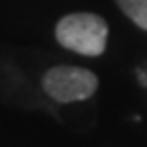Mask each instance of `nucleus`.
Instances as JSON below:
<instances>
[{"mask_svg":"<svg viewBox=\"0 0 147 147\" xmlns=\"http://www.w3.org/2000/svg\"><path fill=\"white\" fill-rule=\"evenodd\" d=\"M57 41L80 55H100L106 49L108 39V25L102 16L90 12L67 14L55 27Z\"/></svg>","mask_w":147,"mask_h":147,"instance_id":"nucleus-1","label":"nucleus"},{"mask_svg":"<svg viewBox=\"0 0 147 147\" xmlns=\"http://www.w3.org/2000/svg\"><path fill=\"white\" fill-rule=\"evenodd\" d=\"M117 4L137 27L147 31V0H117Z\"/></svg>","mask_w":147,"mask_h":147,"instance_id":"nucleus-3","label":"nucleus"},{"mask_svg":"<svg viewBox=\"0 0 147 147\" xmlns=\"http://www.w3.org/2000/svg\"><path fill=\"white\" fill-rule=\"evenodd\" d=\"M98 78L86 67L57 65L43 76V90L57 102L86 100L96 92Z\"/></svg>","mask_w":147,"mask_h":147,"instance_id":"nucleus-2","label":"nucleus"},{"mask_svg":"<svg viewBox=\"0 0 147 147\" xmlns=\"http://www.w3.org/2000/svg\"><path fill=\"white\" fill-rule=\"evenodd\" d=\"M139 82H141L143 86H147V74H143V71H139Z\"/></svg>","mask_w":147,"mask_h":147,"instance_id":"nucleus-4","label":"nucleus"}]
</instances>
